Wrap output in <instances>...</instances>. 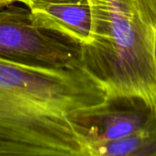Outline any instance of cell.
Segmentation results:
<instances>
[{
  "label": "cell",
  "mask_w": 156,
  "mask_h": 156,
  "mask_svg": "<svg viewBox=\"0 0 156 156\" xmlns=\"http://www.w3.org/2000/svg\"><path fill=\"white\" fill-rule=\"evenodd\" d=\"M107 98L82 66L46 69L0 58V140L37 147L44 155L89 156L72 119Z\"/></svg>",
  "instance_id": "6da1fadb"
},
{
  "label": "cell",
  "mask_w": 156,
  "mask_h": 156,
  "mask_svg": "<svg viewBox=\"0 0 156 156\" xmlns=\"http://www.w3.org/2000/svg\"><path fill=\"white\" fill-rule=\"evenodd\" d=\"M92 40L82 47L81 66L108 98L142 100L156 114L154 35L133 0H89Z\"/></svg>",
  "instance_id": "7a4b0ae2"
},
{
  "label": "cell",
  "mask_w": 156,
  "mask_h": 156,
  "mask_svg": "<svg viewBox=\"0 0 156 156\" xmlns=\"http://www.w3.org/2000/svg\"><path fill=\"white\" fill-rule=\"evenodd\" d=\"M82 46L35 20L29 8L0 9V58L30 67L81 66Z\"/></svg>",
  "instance_id": "3957f363"
},
{
  "label": "cell",
  "mask_w": 156,
  "mask_h": 156,
  "mask_svg": "<svg viewBox=\"0 0 156 156\" xmlns=\"http://www.w3.org/2000/svg\"><path fill=\"white\" fill-rule=\"evenodd\" d=\"M155 117L142 100L107 98L103 103L77 114L72 122L88 143L90 156L92 144L129 136Z\"/></svg>",
  "instance_id": "277c9868"
},
{
  "label": "cell",
  "mask_w": 156,
  "mask_h": 156,
  "mask_svg": "<svg viewBox=\"0 0 156 156\" xmlns=\"http://www.w3.org/2000/svg\"><path fill=\"white\" fill-rule=\"evenodd\" d=\"M27 7L40 25L82 47L91 42L93 19L89 0H32Z\"/></svg>",
  "instance_id": "5b68a950"
},
{
  "label": "cell",
  "mask_w": 156,
  "mask_h": 156,
  "mask_svg": "<svg viewBox=\"0 0 156 156\" xmlns=\"http://www.w3.org/2000/svg\"><path fill=\"white\" fill-rule=\"evenodd\" d=\"M90 156H156V117L129 136L92 144Z\"/></svg>",
  "instance_id": "8992f818"
},
{
  "label": "cell",
  "mask_w": 156,
  "mask_h": 156,
  "mask_svg": "<svg viewBox=\"0 0 156 156\" xmlns=\"http://www.w3.org/2000/svg\"><path fill=\"white\" fill-rule=\"evenodd\" d=\"M133 2L154 35L156 55V0H133Z\"/></svg>",
  "instance_id": "52a82bcc"
},
{
  "label": "cell",
  "mask_w": 156,
  "mask_h": 156,
  "mask_svg": "<svg viewBox=\"0 0 156 156\" xmlns=\"http://www.w3.org/2000/svg\"><path fill=\"white\" fill-rule=\"evenodd\" d=\"M14 0H0V8L7 6L9 5H12V3H14Z\"/></svg>",
  "instance_id": "ba28073f"
},
{
  "label": "cell",
  "mask_w": 156,
  "mask_h": 156,
  "mask_svg": "<svg viewBox=\"0 0 156 156\" xmlns=\"http://www.w3.org/2000/svg\"><path fill=\"white\" fill-rule=\"evenodd\" d=\"M15 2H20V3H22V4H24L25 5H28L30 3H31V1L32 0H14Z\"/></svg>",
  "instance_id": "9c48e42d"
}]
</instances>
